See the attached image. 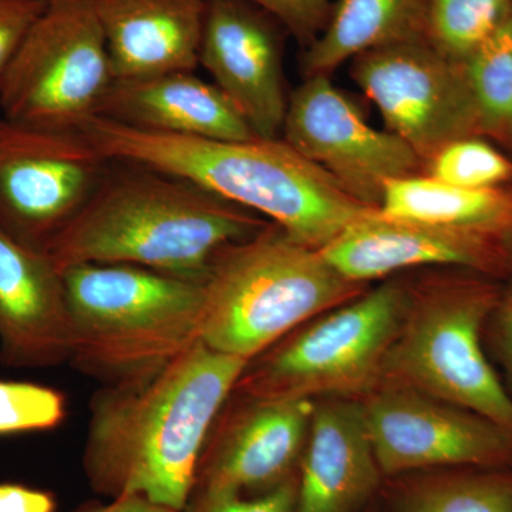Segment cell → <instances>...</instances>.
<instances>
[{"instance_id": "1", "label": "cell", "mask_w": 512, "mask_h": 512, "mask_svg": "<svg viewBox=\"0 0 512 512\" xmlns=\"http://www.w3.org/2000/svg\"><path fill=\"white\" fill-rule=\"evenodd\" d=\"M248 363L197 342L154 372L103 384L83 454L93 490L185 511L212 424Z\"/></svg>"}, {"instance_id": "2", "label": "cell", "mask_w": 512, "mask_h": 512, "mask_svg": "<svg viewBox=\"0 0 512 512\" xmlns=\"http://www.w3.org/2000/svg\"><path fill=\"white\" fill-rule=\"evenodd\" d=\"M76 130L104 157L184 178L268 218L303 245L325 248L375 208L346 194L282 138L211 140L156 133L92 116Z\"/></svg>"}, {"instance_id": "3", "label": "cell", "mask_w": 512, "mask_h": 512, "mask_svg": "<svg viewBox=\"0 0 512 512\" xmlns=\"http://www.w3.org/2000/svg\"><path fill=\"white\" fill-rule=\"evenodd\" d=\"M269 224L184 178L111 160L92 198L46 252L60 271L126 264L204 281L225 248Z\"/></svg>"}, {"instance_id": "4", "label": "cell", "mask_w": 512, "mask_h": 512, "mask_svg": "<svg viewBox=\"0 0 512 512\" xmlns=\"http://www.w3.org/2000/svg\"><path fill=\"white\" fill-rule=\"evenodd\" d=\"M62 275L69 362L84 375L126 382L201 342L202 281L126 264L72 265Z\"/></svg>"}, {"instance_id": "5", "label": "cell", "mask_w": 512, "mask_h": 512, "mask_svg": "<svg viewBox=\"0 0 512 512\" xmlns=\"http://www.w3.org/2000/svg\"><path fill=\"white\" fill-rule=\"evenodd\" d=\"M201 342L251 362L286 335L366 291L320 249L269 224L225 248L204 281Z\"/></svg>"}, {"instance_id": "6", "label": "cell", "mask_w": 512, "mask_h": 512, "mask_svg": "<svg viewBox=\"0 0 512 512\" xmlns=\"http://www.w3.org/2000/svg\"><path fill=\"white\" fill-rule=\"evenodd\" d=\"M501 293L481 279L433 275L407 285L383 384L407 387L476 413L512 436V397L485 356L481 332Z\"/></svg>"}, {"instance_id": "7", "label": "cell", "mask_w": 512, "mask_h": 512, "mask_svg": "<svg viewBox=\"0 0 512 512\" xmlns=\"http://www.w3.org/2000/svg\"><path fill=\"white\" fill-rule=\"evenodd\" d=\"M407 303V285L387 281L309 320L248 363L234 393L254 399H363L383 367Z\"/></svg>"}, {"instance_id": "8", "label": "cell", "mask_w": 512, "mask_h": 512, "mask_svg": "<svg viewBox=\"0 0 512 512\" xmlns=\"http://www.w3.org/2000/svg\"><path fill=\"white\" fill-rule=\"evenodd\" d=\"M114 80L92 0H49L0 82L3 119L76 130Z\"/></svg>"}, {"instance_id": "9", "label": "cell", "mask_w": 512, "mask_h": 512, "mask_svg": "<svg viewBox=\"0 0 512 512\" xmlns=\"http://www.w3.org/2000/svg\"><path fill=\"white\" fill-rule=\"evenodd\" d=\"M110 164L77 130L0 120V225L46 252L92 198Z\"/></svg>"}, {"instance_id": "10", "label": "cell", "mask_w": 512, "mask_h": 512, "mask_svg": "<svg viewBox=\"0 0 512 512\" xmlns=\"http://www.w3.org/2000/svg\"><path fill=\"white\" fill-rule=\"evenodd\" d=\"M350 77L380 111L386 130L406 141L424 164L450 141L481 136L463 63L429 42L363 53L350 60Z\"/></svg>"}, {"instance_id": "11", "label": "cell", "mask_w": 512, "mask_h": 512, "mask_svg": "<svg viewBox=\"0 0 512 512\" xmlns=\"http://www.w3.org/2000/svg\"><path fill=\"white\" fill-rule=\"evenodd\" d=\"M281 138L375 210L389 181L424 174L419 154L396 134L370 126L329 76L305 77L293 90Z\"/></svg>"}, {"instance_id": "12", "label": "cell", "mask_w": 512, "mask_h": 512, "mask_svg": "<svg viewBox=\"0 0 512 512\" xmlns=\"http://www.w3.org/2000/svg\"><path fill=\"white\" fill-rule=\"evenodd\" d=\"M359 402L383 476L512 461L511 434L453 404L394 384H382Z\"/></svg>"}, {"instance_id": "13", "label": "cell", "mask_w": 512, "mask_h": 512, "mask_svg": "<svg viewBox=\"0 0 512 512\" xmlns=\"http://www.w3.org/2000/svg\"><path fill=\"white\" fill-rule=\"evenodd\" d=\"M202 450L192 495H259L298 477L315 400L238 396Z\"/></svg>"}, {"instance_id": "14", "label": "cell", "mask_w": 512, "mask_h": 512, "mask_svg": "<svg viewBox=\"0 0 512 512\" xmlns=\"http://www.w3.org/2000/svg\"><path fill=\"white\" fill-rule=\"evenodd\" d=\"M284 26L248 0H205L198 66L256 136L281 138L288 109Z\"/></svg>"}, {"instance_id": "15", "label": "cell", "mask_w": 512, "mask_h": 512, "mask_svg": "<svg viewBox=\"0 0 512 512\" xmlns=\"http://www.w3.org/2000/svg\"><path fill=\"white\" fill-rule=\"evenodd\" d=\"M320 252L340 275L362 285L420 266H451L487 275L508 271L503 238L393 220L379 210L350 225Z\"/></svg>"}, {"instance_id": "16", "label": "cell", "mask_w": 512, "mask_h": 512, "mask_svg": "<svg viewBox=\"0 0 512 512\" xmlns=\"http://www.w3.org/2000/svg\"><path fill=\"white\" fill-rule=\"evenodd\" d=\"M0 359L6 366L69 362L70 322L62 271L42 249L0 225Z\"/></svg>"}, {"instance_id": "17", "label": "cell", "mask_w": 512, "mask_h": 512, "mask_svg": "<svg viewBox=\"0 0 512 512\" xmlns=\"http://www.w3.org/2000/svg\"><path fill=\"white\" fill-rule=\"evenodd\" d=\"M380 476L359 400L330 397L316 403L295 512H353L375 493Z\"/></svg>"}, {"instance_id": "18", "label": "cell", "mask_w": 512, "mask_h": 512, "mask_svg": "<svg viewBox=\"0 0 512 512\" xmlns=\"http://www.w3.org/2000/svg\"><path fill=\"white\" fill-rule=\"evenodd\" d=\"M96 116L174 136L211 140L258 137L228 97L194 72L116 79Z\"/></svg>"}, {"instance_id": "19", "label": "cell", "mask_w": 512, "mask_h": 512, "mask_svg": "<svg viewBox=\"0 0 512 512\" xmlns=\"http://www.w3.org/2000/svg\"><path fill=\"white\" fill-rule=\"evenodd\" d=\"M114 79L195 72L205 0H92Z\"/></svg>"}, {"instance_id": "20", "label": "cell", "mask_w": 512, "mask_h": 512, "mask_svg": "<svg viewBox=\"0 0 512 512\" xmlns=\"http://www.w3.org/2000/svg\"><path fill=\"white\" fill-rule=\"evenodd\" d=\"M429 0H338L328 26L303 49L305 77L330 76L340 64L380 47L427 39Z\"/></svg>"}, {"instance_id": "21", "label": "cell", "mask_w": 512, "mask_h": 512, "mask_svg": "<svg viewBox=\"0 0 512 512\" xmlns=\"http://www.w3.org/2000/svg\"><path fill=\"white\" fill-rule=\"evenodd\" d=\"M383 217L466 229L505 239L512 227V188L470 190L426 174L389 181L379 207Z\"/></svg>"}, {"instance_id": "22", "label": "cell", "mask_w": 512, "mask_h": 512, "mask_svg": "<svg viewBox=\"0 0 512 512\" xmlns=\"http://www.w3.org/2000/svg\"><path fill=\"white\" fill-rule=\"evenodd\" d=\"M463 67L481 136L512 144V12Z\"/></svg>"}, {"instance_id": "23", "label": "cell", "mask_w": 512, "mask_h": 512, "mask_svg": "<svg viewBox=\"0 0 512 512\" xmlns=\"http://www.w3.org/2000/svg\"><path fill=\"white\" fill-rule=\"evenodd\" d=\"M512 12V0H429L427 39L437 52L464 63Z\"/></svg>"}, {"instance_id": "24", "label": "cell", "mask_w": 512, "mask_h": 512, "mask_svg": "<svg viewBox=\"0 0 512 512\" xmlns=\"http://www.w3.org/2000/svg\"><path fill=\"white\" fill-rule=\"evenodd\" d=\"M396 512H512V477L487 473L430 478L406 493Z\"/></svg>"}, {"instance_id": "25", "label": "cell", "mask_w": 512, "mask_h": 512, "mask_svg": "<svg viewBox=\"0 0 512 512\" xmlns=\"http://www.w3.org/2000/svg\"><path fill=\"white\" fill-rule=\"evenodd\" d=\"M424 174L461 188L493 190L511 183L512 160L481 136L463 137L436 151Z\"/></svg>"}, {"instance_id": "26", "label": "cell", "mask_w": 512, "mask_h": 512, "mask_svg": "<svg viewBox=\"0 0 512 512\" xmlns=\"http://www.w3.org/2000/svg\"><path fill=\"white\" fill-rule=\"evenodd\" d=\"M66 414V397L53 387L0 382V434L56 429Z\"/></svg>"}, {"instance_id": "27", "label": "cell", "mask_w": 512, "mask_h": 512, "mask_svg": "<svg viewBox=\"0 0 512 512\" xmlns=\"http://www.w3.org/2000/svg\"><path fill=\"white\" fill-rule=\"evenodd\" d=\"M274 16L302 49L311 46L328 26L330 0H248Z\"/></svg>"}, {"instance_id": "28", "label": "cell", "mask_w": 512, "mask_h": 512, "mask_svg": "<svg viewBox=\"0 0 512 512\" xmlns=\"http://www.w3.org/2000/svg\"><path fill=\"white\" fill-rule=\"evenodd\" d=\"M298 477L259 495H192L184 512H295Z\"/></svg>"}, {"instance_id": "29", "label": "cell", "mask_w": 512, "mask_h": 512, "mask_svg": "<svg viewBox=\"0 0 512 512\" xmlns=\"http://www.w3.org/2000/svg\"><path fill=\"white\" fill-rule=\"evenodd\" d=\"M49 0H0V82Z\"/></svg>"}, {"instance_id": "30", "label": "cell", "mask_w": 512, "mask_h": 512, "mask_svg": "<svg viewBox=\"0 0 512 512\" xmlns=\"http://www.w3.org/2000/svg\"><path fill=\"white\" fill-rule=\"evenodd\" d=\"M57 501L49 491L22 484H0V512H55Z\"/></svg>"}, {"instance_id": "31", "label": "cell", "mask_w": 512, "mask_h": 512, "mask_svg": "<svg viewBox=\"0 0 512 512\" xmlns=\"http://www.w3.org/2000/svg\"><path fill=\"white\" fill-rule=\"evenodd\" d=\"M74 512H184L153 503L141 495L128 494L110 498L109 503L84 504Z\"/></svg>"}, {"instance_id": "32", "label": "cell", "mask_w": 512, "mask_h": 512, "mask_svg": "<svg viewBox=\"0 0 512 512\" xmlns=\"http://www.w3.org/2000/svg\"><path fill=\"white\" fill-rule=\"evenodd\" d=\"M493 316L495 330H497L498 348H500L505 366L508 367L512 375V289L505 295H501Z\"/></svg>"}, {"instance_id": "33", "label": "cell", "mask_w": 512, "mask_h": 512, "mask_svg": "<svg viewBox=\"0 0 512 512\" xmlns=\"http://www.w3.org/2000/svg\"><path fill=\"white\" fill-rule=\"evenodd\" d=\"M505 254H507L508 271L512 272V227L504 239Z\"/></svg>"}]
</instances>
